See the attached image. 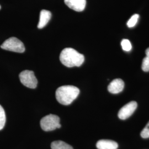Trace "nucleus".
I'll return each instance as SVG.
<instances>
[{"instance_id": "obj_1", "label": "nucleus", "mask_w": 149, "mask_h": 149, "mask_svg": "<svg viewBox=\"0 0 149 149\" xmlns=\"http://www.w3.org/2000/svg\"><path fill=\"white\" fill-rule=\"evenodd\" d=\"M60 60L64 66L68 68L79 67L85 61L84 55L79 53L74 49L65 48L60 55Z\"/></svg>"}, {"instance_id": "obj_2", "label": "nucleus", "mask_w": 149, "mask_h": 149, "mask_svg": "<svg viewBox=\"0 0 149 149\" xmlns=\"http://www.w3.org/2000/svg\"><path fill=\"white\" fill-rule=\"evenodd\" d=\"M80 90L74 86H63L59 87L55 93L56 100L59 103L68 106L78 97Z\"/></svg>"}, {"instance_id": "obj_3", "label": "nucleus", "mask_w": 149, "mask_h": 149, "mask_svg": "<svg viewBox=\"0 0 149 149\" xmlns=\"http://www.w3.org/2000/svg\"><path fill=\"white\" fill-rule=\"evenodd\" d=\"M40 127L45 132L53 131L57 128H60V118L54 114L47 115L41 119Z\"/></svg>"}, {"instance_id": "obj_4", "label": "nucleus", "mask_w": 149, "mask_h": 149, "mask_svg": "<svg viewBox=\"0 0 149 149\" xmlns=\"http://www.w3.org/2000/svg\"><path fill=\"white\" fill-rule=\"evenodd\" d=\"M1 48L3 50L19 53H23L25 52L23 43L16 37L10 38L6 40L1 45Z\"/></svg>"}, {"instance_id": "obj_5", "label": "nucleus", "mask_w": 149, "mask_h": 149, "mask_svg": "<svg viewBox=\"0 0 149 149\" xmlns=\"http://www.w3.org/2000/svg\"><path fill=\"white\" fill-rule=\"evenodd\" d=\"M19 77L22 84L30 88H36L37 86L38 81L33 71L24 70L19 74Z\"/></svg>"}, {"instance_id": "obj_6", "label": "nucleus", "mask_w": 149, "mask_h": 149, "mask_svg": "<svg viewBox=\"0 0 149 149\" xmlns=\"http://www.w3.org/2000/svg\"><path fill=\"white\" fill-rule=\"evenodd\" d=\"M138 104L136 102L132 101L129 102L127 104L123 107L118 113V117L120 119L125 120L130 117L136 109L137 108Z\"/></svg>"}, {"instance_id": "obj_7", "label": "nucleus", "mask_w": 149, "mask_h": 149, "mask_svg": "<svg viewBox=\"0 0 149 149\" xmlns=\"http://www.w3.org/2000/svg\"><path fill=\"white\" fill-rule=\"evenodd\" d=\"M70 8L77 12H82L85 8L86 0H64Z\"/></svg>"}, {"instance_id": "obj_8", "label": "nucleus", "mask_w": 149, "mask_h": 149, "mask_svg": "<svg viewBox=\"0 0 149 149\" xmlns=\"http://www.w3.org/2000/svg\"><path fill=\"white\" fill-rule=\"evenodd\" d=\"M124 87V82L120 79L113 80L108 86V90L113 94H117L121 92Z\"/></svg>"}, {"instance_id": "obj_9", "label": "nucleus", "mask_w": 149, "mask_h": 149, "mask_svg": "<svg viewBox=\"0 0 149 149\" xmlns=\"http://www.w3.org/2000/svg\"><path fill=\"white\" fill-rule=\"evenodd\" d=\"M51 17L52 13L50 11L46 10H43L40 11L38 28L39 29H42L44 27H45L51 19Z\"/></svg>"}, {"instance_id": "obj_10", "label": "nucleus", "mask_w": 149, "mask_h": 149, "mask_svg": "<svg viewBox=\"0 0 149 149\" xmlns=\"http://www.w3.org/2000/svg\"><path fill=\"white\" fill-rule=\"evenodd\" d=\"M96 147L98 149H117L118 145L113 140H101L97 143Z\"/></svg>"}, {"instance_id": "obj_11", "label": "nucleus", "mask_w": 149, "mask_h": 149, "mask_svg": "<svg viewBox=\"0 0 149 149\" xmlns=\"http://www.w3.org/2000/svg\"><path fill=\"white\" fill-rule=\"evenodd\" d=\"M51 148L52 149H74L71 145L60 140L53 141L51 144Z\"/></svg>"}, {"instance_id": "obj_12", "label": "nucleus", "mask_w": 149, "mask_h": 149, "mask_svg": "<svg viewBox=\"0 0 149 149\" xmlns=\"http://www.w3.org/2000/svg\"><path fill=\"white\" fill-rule=\"evenodd\" d=\"M145 53L146 57L143 60L141 68L145 72H148L149 71V48L146 50Z\"/></svg>"}, {"instance_id": "obj_13", "label": "nucleus", "mask_w": 149, "mask_h": 149, "mask_svg": "<svg viewBox=\"0 0 149 149\" xmlns=\"http://www.w3.org/2000/svg\"><path fill=\"white\" fill-rule=\"evenodd\" d=\"M6 117L5 112L3 107L0 105V130L4 128L5 125Z\"/></svg>"}, {"instance_id": "obj_14", "label": "nucleus", "mask_w": 149, "mask_h": 149, "mask_svg": "<svg viewBox=\"0 0 149 149\" xmlns=\"http://www.w3.org/2000/svg\"><path fill=\"white\" fill-rule=\"evenodd\" d=\"M139 18V15L138 14H135L133 16H132L127 22L128 27L129 28H133L138 23Z\"/></svg>"}, {"instance_id": "obj_15", "label": "nucleus", "mask_w": 149, "mask_h": 149, "mask_svg": "<svg viewBox=\"0 0 149 149\" xmlns=\"http://www.w3.org/2000/svg\"><path fill=\"white\" fill-rule=\"evenodd\" d=\"M121 45L123 50L125 52L130 51L132 48V44L128 39H123L121 42Z\"/></svg>"}, {"instance_id": "obj_16", "label": "nucleus", "mask_w": 149, "mask_h": 149, "mask_svg": "<svg viewBox=\"0 0 149 149\" xmlns=\"http://www.w3.org/2000/svg\"><path fill=\"white\" fill-rule=\"evenodd\" d=\"M141 136L143 138H149V122L141 132Z\"/></svg>"}, {"instance_id": "obj_17", "label": "nucleus", "mask_w": 149, "mask_h": 149, "mask_svg": "<svg viewBox=\"0 0 149 149\" xmlns=\"http://www.w3.org/2000/svg\"><path fill=\"white\" fill-rule=\"evenodd\" d=\"M1 6H0V9H1Z\"/></svg>"}]
</instances>
